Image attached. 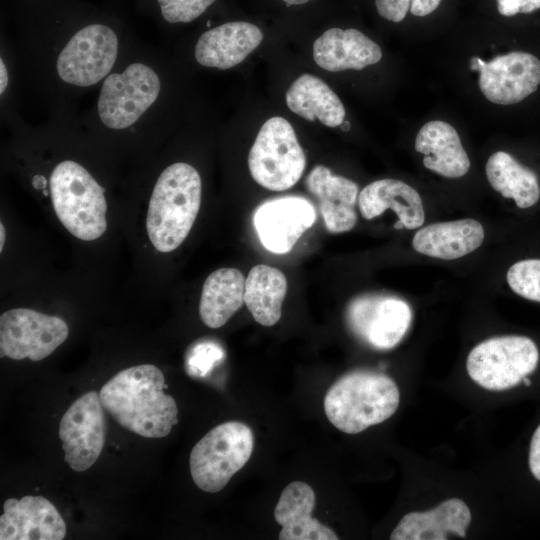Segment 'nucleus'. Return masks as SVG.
<instances>
[{
  "label": "nucleus",
  "instance_id": "f257e3e1",
  "mask_svg": "<svg viewBox=\"0 0 540 540\" xmlns=\"http://www.w3.org/2000/svg\"><path fill=\"white\" fill-rule=\"evenodd\" d=\"M166 387L162 371L143 364L119 371L99 395L104 409L122 427L145 438H164L178 423V407Z\"/></svg>",
  "mask_w": 540,
  "mask_h": 540
},
{
  "label": "nucleus",
  "instance_id": "f03ea898",
  "mask_svg": "<svg viewBox=\"0 0 540 540\" xmlns=\"http://www.w3.org/2000/svg\"><path fill=\"white\" fill-rule=\"evenodd\" d=\"M202 183L197 170L174 163L159 176L147 211L146 228L153 246L168 253L188 236L201 204Z\"/></svg>",
  "mask_w": 540,
  "mask_h": 540
},
{
  "label": "nucleus",
  "instance_id": "7ed1b4c3",
  "mask_svg": "<svg viewBox=\"0 0 540 540\" xmlns=\"http://www.w3.org/2000/svg\"><path fill=\"white\" fill-rule=\"evenodd\" d=\"M400 393L389 376L355 370L341 376L324 397V411L341 432L357 434L390 418L397 410Z\"/></svg>",
  "mask_w": 540,
  "mask_h": 540
},
{
  "label": "nucleus",
  "instance_id": "20e7f679",
  "mask_svg": "<svg viewBox=\"0 0 540 540\" xmlns=\"http://www.w3.org/2000/svg\"><path fill=\"white\" fill-rule=\"evenodd\" d=\"M104 191L83 166L72 160L60 162L50 176L54 211L63 226L80 240H95L106 231Z\"/></svg>",
  "mask_w": 540,
  "mask_h": 540
},
{
  "label": "nucleus",
  "instance_id": "39448f33",
  "mask_svg": "<svg viewBox=\"0 0 540 540\" xmlns=\"http://www.w3.org/2000/svg\"><path fill=\"white\" fill-rule=\"evenodd\" d=\"M253 448L254 435L245 423L217 425L191 450L189 468L194 483L202 491L219 492L249 461Z\"/></svg>",
  "mask_w": 540,
  "mask_h": 540
},
{
  "label": "nucleus",
  "instance_id": "423d86ee",
  "mask_svg": "<svg viewBox=\"0 0 540 540\" xmlns=\"http://www.w3.org/2000/svg\"><path fill=\"white\" fill-rule=\"evenodd\" d=\"M252 178L262 187L284 191L293 187L306 167V157L291 124L275 116L260 128L248 155Z\"/></svg>",
  "mask_w": 540,
  "mask_h": 540
},
{
  "label": "nucleus",
  "instance_id": "0eeeda50",
  "mask_svg": "<svg viewBox=\"0 0 540 540\" xmlns=\"http://www.w3.org/2000/svg\"><path fill=\"white\" fill-rule=\"evenodd\" d=\"M535 342L519 335L492 337L477 344L468 354L466 369L479 386L502 391L520 384L537 367Z\"/></svg>",
  "mask_w": 540,
  "mask_h": 540
},
{
  "label": "nucleus",
  "instance_id": "6e6552de",
  "mask_svg": "<svg viewBox=\"0 0 540 540\" xmlns=\"http://www.w3.org/2000/svg\"><path fill=\"white\" fill-rule=\"evenodd\" d=\"M160 87L156 72L143 63L107 76L98 99L101 121L111 129L130 127L156 101Z\"/></svg>",
  "mask_w": 540,
  "mask_h": 540
},
{
  "label": "nucleus",
  "instance_id": "1a4fd4ad",
  "mask_svg": "<svg viewBox=\"0 0 540 540\" xmlns=\"http://www.w3.org/2000/svg\"><path fill=\"white\" fill-rule=\"evenodd\" d=\"M67 323L60 317L27 308L11 309L0 316V357L40 361L68 337Z\"/></svg>",
  "mask_w": 540,
  "mask_h": 540
},
{
  "label": "nucleus",
  "instance_id": "9d476101",
  "mask_svg": "<svg viewBox=\"0 0 540 540\" xmlns=\"http://www.w3.org/2000/svg\"><path fill=\"white\" fill-rule=\"evenodd\" d=\"M346 321L350 330L367 345L378 350H389L399 344L407 333L412 310L398 296L368 293L349 302Z\"/></svg>",
  "mask_w": 540,
  "mask_h": 540
},
{
  "label": "nucleus",
  "instance_id": "9b49d317",
  "mask_svg": "<svg viewBox=\"0 0 540 540\" xmlns=\"http://www.w3.org/2000/svg\"><path fill=\"white\" fill-rule=\"evenodd\" d=\"M118 51L116 33L100 23L77 31L60 52L57 72L66 83L86 87L98 83L113 67Z\"/></svg>",
  "mask_w": 540,
  "mask_h": 540
},
{
  "label": "nucleus",
  "instance_id": "f8f14e48",
  "mask_svg": "<svg viewBox=\"0 0 540 540\" xmlns=\"http://www.w3.org/2000/svg\"><path fill=\"white\" fill-rule=\"evenodd\" d=\"M100 395L89 391L76 399L62 416L59 438L68 466L83 472L99 458L106 439V418Z\"/></svg>",
  "mask_w": 540,
  "mask_h": 540
},
{
  "label": "nucleus",
  "instance_id": "ddd939ff",
  "mask_svg": "<svg viewBox=\"0 0 540 540\" xmlns=\"http://www.w3.org/2000/svg\"><path fill=\"white\" fill-rule=\"evenodd\" d=\"M471 69L479 72V87L495 104L518 103L540 84V60L527 52H511L489 62L473 57Z\"/></svg>",
  "mask_w": 540,
  "mask_h": 540
},
{
  "label": "nucleus",
  "instance_id": "4468645a",
  "mask_svg": "<svg viewBox=\"0 0 540 540\" xmlns=\"http://www.w3.org/2000/svg\"><path fill=\"white\" fill-rule=\"evenodd\" d=\"M316 220L314 206L301 197L266 201L254 212L253 225L260 242L270 252H289Z\"/></svg>",
  "mask_w": 540,
  "mask_h": 540
},
{
  "label": "nucleus",
  "instance_id": "2eb2a0df",
  "mask_svg": "<svg viewBox=\"0 0 540 540\" xmlns=\"http://www.w3.org/2000/svg\"><path fill=\"white\" fill-rule=\"evenodd\" d=\"M0 516L1 540H62L66 524L56 507L42 496L9 498Z\"/></svg>",
  "mask_w": 540,
  "mask_h": 540
},
{
  "label": "nucleus",
  "instance_id": "dca6fc26",
  "mask_svg": "<svg viewBox=\"0 0 540 540\" xmlns=\"http://www.w3.org/2000/svg\"><path fill=\"white\" fill-rule=\"evenodd\" d=\"M261 29L248 21H228L205 31L195 46V58L205 67L229 69L241 63L262 42Z\"/></svg>",
  "mask_w": 540,
  "mask_h": 540
},
{
  "label": "nucleus",
  "instance_id": "f3484780",
  "mask_svg": "<svg viewBox=\"0 0 540 540\" xmlns=\"http://www.w3.org/2000/svg\"><path fill=\"white\" fill-rule=\"evenodd\" d=\"M305 185L317 198L329 232H347L356 225L354 206L358 198V186L354 181L334 175L327 167L317 165L307 175Z\"/></svg>",
  "mask_w": 540,
  "mask_h": 540
},
{
  "label": "nucleus",
  "instance_id": "a211bd4d",
  "mask_svg": "<svg viewBox=\"0 0 540 540\" xmlns=\"http://www.w3.org/2000/svg\"><path fill=\"white\" fill-rule=\"evenodd\" d=\"M313 58L318 66L330 72L361 70L378 63L382 51L376 42L355 28L332 27L314 41Z\"/></svg>",
  "mask_w": 540,
  "mask_h": 540
},
{
  "label": "nucleus",
  "instance_id": "6ab92c4d",
  "mask_svg": "<svg viewBox=\"0 0 540 540\" xmlns=\"http://www.w3.org/2000/svg\"><path fill=\"white\" fill-rule=\"evenodd\" d=\"M471 522V511L459 498H450L431 510L410 512L402 517L390 535L391 540H446L464 538Z\"/></svg>",
  "mask_w": 540,
  "mask_h": 540
},
{
  "label": "nucleus",
  "instance_id": "aec40b11",
  "mask_svg": "<svg viewBox=\"0 0 540 540\" xmlns=\"http://www.w3.org/2000/svg\"><path fill=\"white\" fill-rule=\"evenodd\" d=\"M315 493L303 481H293L282 491L274 510L276 522L282 526L280 540H337L328 526L311 516Z\"/></svg>",
  "mask_w": 540,
  "mask_h": 540
},
{
  "label": "nucleus",
  "instance_id": "412c9836",
  "mask_svg": "<svg viewBox=\"0 0 540 540\" xmlns=\"http://www.w3.org/2000/svg\"><path fill=\"white\" fill-rule=\"evenodd\" d=\"M363 218L370 220L391 209L406 229H417L425 221L419 193L401 180L381 179L365 186L358 195Z\"/></svg>",
  "mask_w": 540,
  "mask_h": 540
},
{
  "label": "nucleus",
  "instance_id": "4be33fe9",
  "mask_svg": "<svg viewBox=\"0 0 540 540\" xmlns=\"http://www.w3.org/2000/svg\"><path fill=\"white\" fill-rule=\"evenodd\" d=\"M485 231L482 224L471 218L436 222L418 230L412 246L420 254L454 260L478 249L483 243Z\"/></svg>",
  "mask_w": 540,
  "mask_h": 540
},
{
  "label": "nucleus",
  "instance_id": "5701e85b",
  "mask_svg": "<svg viewBox=\"0 0 540 540\" xmlns=\"http://www.w3.org/2000/svg\"><path fill=\"white\" fill-rule=\"evenodd\" d=\"M415 150L424 155L423 165L427 169L447 178L462 177L470 168L457 131L444 121L423 125L415 139Z\"/></svg>",
  "mask_w": 540,
  "mask_h": 540
},
{
  "label": "nucleus",
  "instance_id": "b1692460",
  "mask_svg": "<svg viewBox=\"0 0 540 540\" xmlns=\"http://www.w3.org/2000/svg\"><path fill=\"white\" fill-rule=\"evenodd\" d=\"M245 278L235 268H220L205 280L199 315L209 328L222 327L244 303Z\"/></svg>",
  "mask_w": 540,
  "mask_h": 540
},
{
  "label": "nucleus",
  "instance_id": "393cba45",
  "mask_svg": "<svg viewBox=\"0 0 540 540\" xmlns=\"http://www.w3.org/2000/svg\"><path fill=\"white\" fill-rule=\"evenodd\" d=\"M286 104L308 121L318 119L328 127H337L345 118V108L335 92L311 74L300 75L286 92Z\"/></svg>",
  "mask_w": 540,
  "mask_h": 540
},
{
  "label": "nucleus",
  "instance_id": "a878e982",
  "mask_svg": "<svg viewBox=\"0 0 540 540\" xmlns=\"http://www.w3.org/2000/svg\"><path fill=\"white\" fill-rule=\"evenodd\" d=\"M286 292V276L277 268L258 264L245 279L244 302L256 322L270 327L281 318Z\"/></svg>",
  "mask_w": 540,
  "mask_h": 540
},
{
  "label": "nucleus",
  "instance_id": "bb28decb",
  "mask_svg": "<svg viewBox=\"0 0 540 540\" xmlns=\"http://www.w3.org/2000/svg\"><path fill=\"white\" fill-rule=\"evenodd\" d=\"M486 176L492 188L513 199L517 207L530 208L540 198L536 174L504 151L493 153L486 163Z\"/></svg>",
  "mask_w": 540,
  "mask_h": 540
},
{
  "label": "nucleus",
  "instance_id": "cd10ccee",
  "mask_svg": "<svg viewBox=\"0 0 540 540\" xmlns=\"http://www.w3.org/2000/svg\"><path fill=\"white\" fill-rule=\"evenodd\" d=\"M506 279L517 295L540 302V259H525L514 263L508 269Z\"/></svg>",
  "mask_w": 540,
  "mask_h": 540
},
{
  "label": "nucleus",
  "instance_id": "c85d7f7f",
  "mask_svg": "<svg viewBox=\"0 0 540 540\" xmlns=\"http://www.w3.org/2000/svg\"><path fill=\"white\" fill-rule=\"evenodd\" d=\"M223 358L224 350L218 343L201 341L188 350L185 370L191 377H205Z\"/></svg>",
  "mask_w": 540,
  "mask_h": 540
},
{
  "label": "nucleus",
  "instance_id": "c756f323",
  "mask_svg": "<svg viewBox=\"0 0 540 540\" xmlns=\"http://www.w3.org/2000/svg\"><path fill=\"white\" fill-rule=\"evenodd\" d=\"M217 0H156L162 18L171 24L190 23L202 16Z\"/></svg>",
  "mask_w": 540,
  "mask_h": 540
},
{
  "label": "nucleus",
  "instance_id": "7c9ffc66",
  "mask_svg": "<svg viewBox=\"0 0 540 540\" xmlns=\"http://www.w3.org/2000/svg\"><path fill=\"white\" fill-rule=\"evenodd\" d=\"M412 0H375L378 14L391 22L399 23L407 15Z\"/></svg>",
  "mask_w": 540,
  "mask_h": 540
},
{
  "label": "nucleus",
  "instance_id": "2f4dec72",
  "mask_svg": "<svg viewBox=\"0 0 540 540\" xmlns=\"http://www.w3.org/2000/svg\"><path fill=\"white\" fill-rule=\"evenodd\" d=\"M498 12L503 16L531 13L540 8V0H496Z\"/></svg>",
  "mask_w": 540,
  "mask_h": 540
},
{
  "label": "nucleus",
  "instance_id": "473e14b6",
  "mask_svg": "<svg viewBox=\"0 0 540 540\" xmlns=\"http://www.w3.org/2000/svg\"><path fill=\"white\" fill-rule=\"evenodd\" d=\"M528 463L533 477L540 481V424L531 438Z\"/></svg>",
  "mask_w": 540,
  "mask_h": 540
},
{
  "label": "nucleus",
  "instance_id": "72a5a7b5",
  "mask_svg": "<svg viewBox=\"0 0 540 540\" xmlns=\"http://www.w3.org/2000/svg\"><path fill=\"white\" fill-rule=\"evenodd\" d=\"M441 0H412L410 12L415 16H426L433 12Z\"/></svg>",
  "mask_w": 540,
  "mask_h": 540
},
{
  "label": "nucleus",
  "instance_id": "f704fd0d",
  "mask_svg": "<svg viewBox=\"0 0 540 540\" xmlns=\"http://www.w3.org/2000/svg\"><path fill=\"white\" fill-rule=\"evenodd\" d=\"M8 85V71L3 59L0 60V93L3 94Z\"/></svg>",
  "mask_w": 540,
  "mask_h": 540
},
{
  "label": "nucleus",
  "instance_id": "c9c22d12",
  "mask_svg": "<svg viewBox=\"0 0 540 540\" xmlns=\"http://www.w3.org/2000/svg\"><path fill=\"white\" fill-rule=\"evenodd\" d=\"M278 1H280L285 6V8L291 9L293 7H299V6L309 4L313 0H278Z\"/></svg>",
  "mask_w": 540,
  "mask_h": 540
},
{
  "label": "nucleus",
  "instance_id": "e433bc0d",
  "mask_svg": "<svg viewBox=\"0 0 540 540\" xmlns=\"http://www.w3.org/2000/svg\"><path fill=\"white\" fill-rule=\"evenodd\" d=\"M33 185L35 188L42 189L46 185V181L42 176H35L33 178Z\"/></svg>",
  "mask_w": 540,
  "mask_h": 540
},
{
  "label": "nucleus",
  "instance_id": "4c0bfd02",
  "mask_svg": "<svg viewBox=\"0 0 540 540\" xmlns=\"http://www.w3.org/2000/svg\"><path fill=\"white\" fill-rule=\"evenodd\" d=\"M5 242V228L2 223H0V251L2 252Z\"/></svg>",
  "mask_w": 540,
  "mask_h": 540
},
{
  "label": "nucleus",
  "instance_id": "58836bf2",
  "mask_svg": "<svg viewBox=\"0 0 540 540\" xmlns=\"http://www.w3.org/2000/svg\"><path fill=\"white\" fill-rule=\"evenodd\" d=\"M340 126H341V128H342L344 131H347V130H349V128H350V123L347 122V121H343L342 124H341Z\"/></svg>",
  "mask_w": 540,
  "mask_h": 540
},
{
  "label": "nucleus",
  "instance_id": "ea45409f",
  "mask_svg": "<svg viewBox=\"0 0 540 540\" xmlns=\"http://www.w3.org/2000/svg\"><path fill=\"white\" fill-rule=\"evenodd\" d=\"M522 381L524 382V384H525L526 386H530V385H531V381H530V379L527 378V376L524 377Z\"/></svg>",
  "mask_w": 540,
  "mask_h": 540
}]
</instances>
